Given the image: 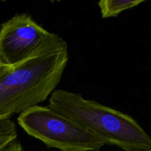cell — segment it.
Masks as SVG:
<instances>
[{"label":"cell","mask_w":151,"mask_h":151,"mask_svg":"<svg viewBox=\"0 0 151 151\" xmlns=\"http://www.w3.org/2000/svg\"><path fill=\"white\" fill-rule=\"evenodd\" d=\"M49 107L103 140L124 151H151V137L129 115L84 99L81 94L55 90Z\"/></svg>","instance_id":"obj_1"},{"label":"cell","mask_w":151,"mask_h":151,"mask_svg":"<svg viewBox=\"0 0 151 151\" xmlns=\"http://www.w3.org/2000/svg\"><path fill=\"white\" fill-rule=\"evenodd\" d=\"M17 121L27 134L49 148L100 151L106 145L100 138L49 106H34L20 114Z\"/></svg>","instance_id":"obj_3"},{"label":"cell","mask_w":151,"mask_h":151,"mask_svg":"<svg viewBox=\"0 0 151 151\" xmlns=\"http://www.w3.org/2000/svg\"><path fill=\"white\" fill-rule=\"evenodd\" d=\"M18 137L14 122L10 118L0 119V151H4Z\"/></svg>","instance_id":"obj_6"},{"label":"cell","mask_w":151,"mask_h":151,"mask_svg":"<svg viewBox=\"0 0 151 151\" xmlns=\"http://www.w3.org/2000/svg\"><path fill=\"white\" fill-rule=\"evenodd\" d=\"M68 61L67 46L13 66L0 78V119L47 100L58 86Z\"/></svg>","instance_id":"obj_2"},{"label":"cell","mask_w":151,"mask_h":151,"mask_svg":"<svg viewBox=\"0 0 151 151\" xmlns=\"http://www.w3.org/2000/svg\"><path fill=\"white\" fill-rule=\"evenodd\" d=\"M4 151H23V147L20 142L15 141L12 144H10Z\"/></svg>","instance_id":"obj_7"},{"label":"cell","mask_w":151,"mask_h":151,"mask_svg":"<svg viewBox=\"0 0 151 151\" xmlns=\"http://www.w3.org/2000/svg\"><path fill=\"white\" fill-rule=\"evenodd\" d=\"M67 47L58 35L43 28L27 13L16 14L0 28V61L14 66L32 58Z\"/></svg>","instance_id":"obj_4"},{"label":"cell","mask_w":151,"mask_h":151,"mask_svg":"<svg viewBox=\"0 0 151 151\" xmlns=\"http://www.w3.org/2000/svg\"><path fill=\"white\" fill-rule=\"evenodd\" d=\"M144 0H101L98 2L102 17H116L119 13L137 7Z\"/></svg>","instance_id":"obj_5"},{"label":"cell","mask_w":151,"mask_h":151,"mask_svg":"<svg viewBox=\"0 0 151 151\" xmlns=\"http://www.w3.org/2000/svg\"><path fill=\"white\" fill-rule=\"evenodd\" d=\"M12 67H13V66H7V65L4 64L2 62L0 61V78H1L2 75H4L5 73H7Z\"/></svg>","instance_id":"obj_8"}]
</instances>
